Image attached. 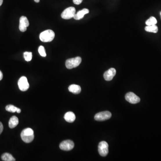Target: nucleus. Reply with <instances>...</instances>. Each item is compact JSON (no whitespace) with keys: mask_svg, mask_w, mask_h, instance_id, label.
<instances>
[{"mask_svg":"<svg viewBox=\"0 0 161 161\" xmlns=\"http://www.w3.org/2000/svg\"><path fill=\"white\" fill-rule=\"evenodd\" d=\"M89 13V10L86 8H84V9L79 11L77 14H75L73 18L77 20L81 19L84 17L85 15H86Z\"/></svg>","mask_w":161,"mask_h":161,"instance_id":"f8f14e48","label":"nucleus"},{"mask_svg":"<svg viewBox=\"0 0 161 161\" xmlns=\"http://www.w3.org/2000/svg\"><path fill=\"white\" fill-rule=\"evenodd\" d=\"M116 70L114 68H111L104 73V77L105 80L110 81L112 80L116 74Z\"/></svg>","mask_w":161,"mask_h":161,"instance_id":"9b49d317","label":"nucleus"},{"mask_svg":"<svg viewBox=\"0 0 161 161\" xmlns=\"http://www.w3.org/2000/svg\"><path fill=\"white\" fill-rule=\"evenodd\" d=\"M125 98L127 101L132 104H138L141 100L140 98L133 92H129L126 94Z\"/></svg>","mask_w":161,"mask_h":161,"instance_id":"6e6552de","label":"nucleus"},{"mask_svg":"<svg viewBox=\"0 0 161 161\" xmlns=\"http://www.w3.org/2000/svg\"><path fill=\"white\" fill-rule=\"evenodd\" d=\"M74 144L71 140H66L61 143L60 144V148L64 151H70L74 148Z\"/></svg>","mask_w":161,"mask_h":161,"instance_id":"1a4fd4ad","label":"nucleus"},{"mask_svg":"<svg viewBox=\"0 0 161 161\" xmlns=\"http://www.w3.org/2000/svg\"><path fill=\"white\" fill-rule=\"evenodd\" d=\"M21 139L25 142L29 143L33 141L34 134L33 130L30 128H26L21 132Z\"/></svg>","mask_w":161,"mask_h":161,"instance_id":"f257e3e1","label":"nucleus"},{"mask_svg":"<svg viewBox=\"0 0 161 161\" xmlns=\"http://www.w3.org/2000/svg\"><path fill=\"white\" fill-rule=\"evenodd\" d=\"M3 78V73L1 72V71H0V81H1Z\"/></svg>","mask_w":161,"mask_h":161,"instance_id":"b1692460","label":"nucleus"},{"mask_svg":"<svg viewBox=\"0 0 161 161\" xmlns=\"http://www.w3.org/2000/svg\"><path fill=\"white\" fill-rule=\"evenodd\" d=\"M18 109V107H16V106H14V105H8L6 106V109L7 111L10 112H12V113L17 112Z\"/></svg>","mask_w":161,"mask_h":161,"instance_id":"6ab92c4d","label":"nucleus"},{"mask_svg":"<svg viewBox=\"0 0 161 161\" xmlns=\"http://www.w3.org/2000/svg\"><path fill=\"white\" fill-rule=\"evenodd\" d=\"M69 91L74 94H79L81 92V88L80 86L76 84H72L68 87Z\"/></svg>","mask_w":161,"mask_h":161,"instance_id":"4468645a","label":"nucleus"},{"mask_svg":"<svg viewBox=\"0 0 161 161\" xmlns=\"http://www.w3.org/2000/svg\"><path fill=\"white\" fill-rule=\"evenodd\" d=\"M34 1L36 3H39L40 1V0H34Z\"/></svg>","mask_w":161,"mask_h":161,"instance_id":"a878e982","label":"nucleus"},{"mask_svg":"<svg viewBox=\"0 0 161 161\" xmlns=\"http://www.w3.org/2000/svg\"><path fill=\"white\" fill-rule=\"evenodd\" d=\"M1 159L4 161H15V159L11 154L8 153H3L1 156Z\"/></svg>","mask_w":161,"mask_h":161,"instance_id":"dca6fc26","label":"nucleus"},{"mask_svg":"<svg viewBox=\"0 0 161 161\" xmlns=\"http://www.w3.org/2000/svg\"><path fill=\"white\" fill-rule=\"evenodd\" d=\"M24 58L26 61H30L32 59V53L31 52H26L23 53Z\"/></svg>","mask_w":161,"mask_h":161,"instance_id":"aec40b11","label":"nucleus"},{"mask_svg":"<svg viewBox=\"0 0 161 161\" xmlns=\"http://www.w3.org/2000/svg\"><path fill=\"white\" fill-rule=\"evenodd\" d=\"M64 119L68 123H73L75 121L76 116L74 113L71 111H68L64 115Z\"/></svg>","mask_w":161,"mask_h":161,"instance_id":"ddd939ff","label":"nucleus"},{"mask_svg":"<svg viewBox=\"0 0 161 161\" xmlns=\"http://www.w3.org/2000/svg\"><path fill=\"white\" fill-rule=\"evenodd\" d=\"M157 23V21L155 17H151L146 21V24L147 26L153 25H156Z\"/></svg>","mask_w":161,"mask_h":161,"instance_id":"a211bd4d","label":"nucleus"},{"mask_svg":"<svg viewBox=\"0 0 161 161\" xmlns=\"http://www.w3.org/2000/svg\"><path fill=\"white\" fill-rule=\"evenodd\" d=\"M160 15H161V12H160Z\"/></svg>","mask_w":161,"mask_h":161,"instance_id":"bb28decb","label":"nucleus"},{"mask_svg":"<svg viewBox=\"0 0 161 161\" xmlns=\"http://www.w3.org/2000/svg\"><path fill=\"white\" fill-rule=\"evenodd\" d=\"M111 117V114L108 111L99 112L95 115V119L97 121H102L107 120Z\"/></svg>","mask_w":161,"mask_h":161,"instance_id":"423d86ee","label":"nucleus"},{"mask_svg":"<svg viewBox=\"0 0 161 161\" xmlns=\"http://www.w3.org/2000/svg\"><path fill=\"white\" fill-rule=\"evenodd\" d=\"M98 151L102 157H106L108 153V144L105 141H102L99 143Z\"/></svg>","mask_w":161,"mask_h":161,"instance_id":"39448f33","label":"nucleus"},{"mask_svg":"<svg viewBox=\"0 0 161 161\" xmlns=\"http://www.w3.org/2000/svg\"><path fill=\"white\" fill-rule=\"evenodd\" d=\"M3 125L2 123L0 122V135L1 134V133L3 132Z\"/></svg>","mask_w":161,"mask_h":161,"instance_id":"5701e85b","label":"nucleus"},{"mask_svg":"<svg viewBox=\"0 0 161 161\" xmlns=\"http://www.w3.org/2000/svg\"><path fill=\"white\" fill-rule=\"evenodd\" d=\"M82 62V58L79 57L68 59L66 62V66L68 69L77 67Z\"/></svg>","mask_w":161,"mask_h":161,"instance_id":"7ed1b4c3","label":"nucleus"},{"mask_svg":"<svg viewBox=\"0 0 161 161\" xmlns=\"http://www.w3.org/2000/svg\"><path fill=\"white\" fill-rule=\"evenodd\" d=\"M76 14V9L73 7H69L66 8L62 13L61 16L64 19H69L73 18Z\"/></svg>","mask_w":161,"mask_h":161,"instance_id":"20e7f679","label":"nucleus"},{"mask_svg":"<svg viewBox=\"0 0 161 161\" xmlns=\"http://www.w3.org/2000/svg\"><path fill=\"white\" fill-rule=\"evenodd\" d=\"M19 119L16 116L11 117L9 122V126L10 129H13L16 127L19 124Z\"/></svg>","mask_w":161,"mask_h":161,"instance_id":"2eb2a0df","label":"nucleus"},{"mask_svg":"<svg viewBox=\"0 0 161 161\" xmlns=\"http://www.w3.org/2000/svg\"><path fill=\"white\" fill-rule=\"evenodd\" d=\"M145 30L147 32H153L154 33H156L158 31V28L156 25L147 26L145 28Z\"/></svg>","mask_w":161,"mask_h":161,"instance_id":"f3484780","label":"nucleus"},{"mask_svg":"<svg viewBox=\"0 0 161 161\" xmlns=\"http://www.w3.org/2000/svg\"><path fill=\"white\" fill-rule=\"evenodd\" d=\"M3 0H0V6H1L3 3Z\"/></svg>","mask_w":161,"mask_h":161,"instance_id":"393cba45","label":"nucleus"},{"mask_svg":"<svg viewBox=\"0 0 161 161\" xmlns=\"http://www.w3.org/2000/svg\"><path fill=\"white\" fill-rule=\"evenodd\" d=\"M18 86L19 89L22 91H25L29 89V84L26 77L23 76L20 78L18 81Z\"/></svg>","mask_w":161,"mask_h":161,"instance_id":"0eeeda50","label":"nucleus"},{"mask_svg":"<svg viewBox=\"0 0 161 161\" xmlns=\"http://www.w3.org/2000/svg\"><path fill=\"white\" fill-rule=\"evenodd\" d=\"M39 53L40 54V56L43 57H46V53L45 52V48L43 46H39L38 49Z\"/></svg>","mask_w":161,"mask_h":161,"instance_id":"412c9836","label":"nucleus"},{"mask_svg":"<svg viewBox=\"0 0 161 161\" xmlns=\"http://www.w3.org/2000/svg\"><path fill=\"white\" fill-rule=\"evenodd\" d=\"M29 26L28 20L25 16H21L20 18L19 29L21 32H25Z\"/></svg>","mask_w":161,"mask_h":161,"instance_id":"9d476101","label":"nucleus"},{"mask_svg":"<svg viewBox=\"0 0 161 161\" xmlns=\"http://www.w3.org/2000/svg\"><path fill=\"white\" fill-rule=\"evenodd\" d=\"M55 33L51 30H47L41 32L39 35L40 40L43 42H50L55 38Z\"/></svg>","mask_w":161,"mask_h":161,"instance_id":"f03ea898","label":"nucleus"},{"mask_svg":"<svg viewBox=\"0 0 161 161\" xmlns=\"http://www.w3.org/2000/svg\"><path fill=\"white\" fill-rule=\"evenodd\" d=\"M83 0H73V2L75 5H80L82 3Z\"/></svg>","mask_w":161,"mask_h":161,"instance_id":"4be33fe9","label":"nucleus"}]
</instances>
